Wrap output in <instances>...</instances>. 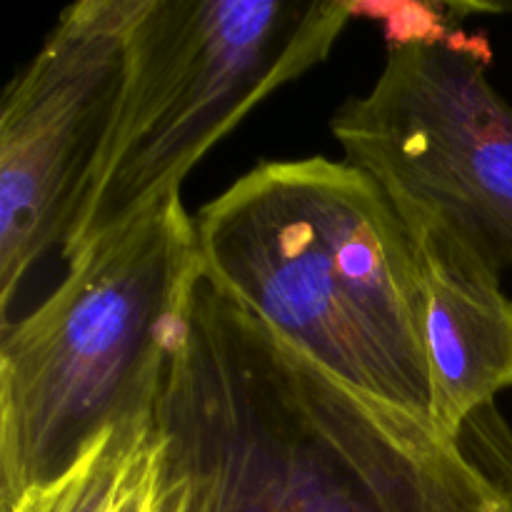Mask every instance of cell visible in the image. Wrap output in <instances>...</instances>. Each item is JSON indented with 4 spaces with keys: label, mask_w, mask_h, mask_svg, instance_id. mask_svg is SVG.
<instances>
[{
    "label": "cell",
    "mask_w": 512,
    "mask_h": 512,
    "mask_svg": "<svg viewBox=\"0 0 512 512\" xmlns=\"http://www.w3.org/2000/svg\"><path fill=\"white\" fill-rule=\"evenodd\" d=\"M155 423L168 512H512L465 440L325 373L205 275Z\"/></svg>",
    "instance_id": "6da1fadb"
},
{
    "label": "cell",
    "mask_w": 512,
    "mask_h": 512,
    "mask_svg": "<svg viewBox=\"0 0 512 512\" xmlns=\"http://www.w3.org/2000/svg\"><path fill=\"white\" fill-rule=\"evenodd\" d=\"M510 500H512V485H510Z\"/></svg>",
    "instance_id": "ba28073f"
},
{
    "label": "cell",
    "mask_w": 512,
    "mask_h": 512,
    "mask_svg": "<svg viewBox=\"0 0 512 512\" xmlns=\"http://www.w3.org/2000/svg\"><path fill=\"white\" fill-rule=\"evenodd\" d=\"M350 0H135L123 83L63 260L180 193L260 100L328 58Z\"/></svg>",
    "instance_id": "277c9868"
},
{
    "label": "cell",
    "mask_w": 512,
    "mask_h": 512,
    "mask_svg": "<svg viewBox=\"0 0 512 512\" xmlns=\"http://www.w3.org/2000/svg\"><path fill=\"white\" fill-rule=\"evenodd\" d=\"M425 288V348L433 423L445 438L465 430L512 388V300L503 273L445 225L400 218Z\"/></svg>",
    "instance_id": "52a82bcc"
},
{
    "label": "cell",
    "mask_w": 512,
    "mask_h": 512,
    "mask_svg": "<svg viewBox=\"0 0 512 512\" xmlns=\"http://www.w3.org/2000/svg\"><path fill=\"white\" fill-rule=\"evenodd\" d=\"M195 228L203 275L225 298L333 378L433 423L418 255L363 170L268 160L200 208Z\"/></svg>",
    "instance_id": "7a4b0ae2"
},
{
    "label": "cell",
    "mask_w": 512,
    "mask_h": 512,
    "mask_svg": "<svg viewBox=\"0 0 512 512\" xmlns=\"http://www.w3.org/2000/svg\"><path fill=\"white\" fill-rule=\"evenodd\" d=\"M483 43L388 48L373 88L330 120L345 163L400 218L445 225L498 273L512 265V105L490 85Z\"/></svg>",
    "instance_id": "5b68a950"
},
{
    "label": "cell",
    "mask_w": 512,
    "mask_h": 512,
    "mask_svg": "<svg viewBox=\"0 0 512 512\" xmlns=\"http://www.w3.org/2000/svg\"><path fill=\"white\" fill-rule=\"evenodd\" d=\"M135 0L68 5L0 108V325L30 270L63 250L123 83Z\"/></svg>",
    "instance_id": "8992f818"
},
{
    "label": "cell",
    "mask_w": 512,
    "mask_h": 512,
    "mask_svg": "<svg viewBox=\"0 0 512 512\" xmlns=\"http://www.w3.org/2000/svg\"><path fill=\"white\" fill-rule=\"evenodd\" d=\"M65 265L63 283L0 338V508L153 413L203 280L180 193Z\"/></svg>",
    "instance_id": "3957f363"
}]
</instances>
